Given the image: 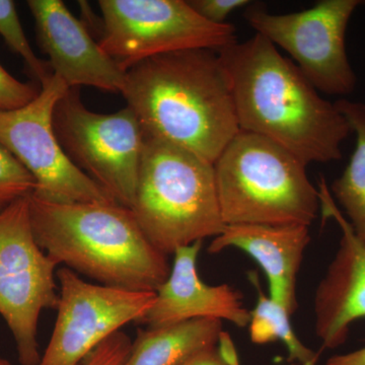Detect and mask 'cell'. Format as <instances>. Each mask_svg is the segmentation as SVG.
<instances>
[{
  "label": "cell",
  "mask_w": 365,
  "mask_h": 365,
  "mask_svg": "<svg viewBox=\"0 0 365 365\" xmlns=\"http://www.w3.org/2000/svg\"><path fill=\"white\" fill-rule=\"evenodd\" d=\"M218 54L241 130L270 139L307 165L342 158L352 133L347 120L270 41L256 34Z\"/></svg>",
  "instance_id": "obj_1"
},
{
  "label": "cell",
  "mask_w": 365,
  "mask_h": 365,
  "mask_svg": "<svg viewBox=\"0 0 365 365\" xmlns=\"http://www.w3.org/2000/svg\"><path fill=\"white\" fill-rule=\"evenodd\" d=\"M121 93L146 135L212 163L241 131L227 72L213 50L144 59L126 71Z\"/></svg>",
  "instance_id": "obj_2"
},
{
  "label": "cell",
  "mask_w": 365,
  "mask_h": 365,
  "mask_svg": "<svg viewBox=\"0 0 365 365\" xmlns=\"http://www.w3.org/2000/svg\"><path fill=\"white\" fill-rule=\"evenodd\" d=\"M34 235L43 251L106 287L157 292L168 256L151 245L131 209L116 202H55L30 195Z\"/></svg>",
  "instance_id": "obj_3"
},
{
  "label": "cell",
  "mask_w": 365,
  "mask_h": 365,
  "mask_svg": "<svg viewBox=\"0 0 365 365\" xmlns=\"http://www.w3.org/2000/svg\"><path fill=\"white\" fill-rule=\"evenodd\" d=\"M131 210L148 241L165 256L217 237L225 223L215 163L145 134Z\"/></svg>",
  "instance_id": "obj_4"
},
{
  "label": "cell",
  "mask_w": 365,
  "mask_h": 365,
  "mask_svg": "<svg viewBox=\"0 0 365 365\" xmlns=\"http://www.w3.org/2000/svg\"><path fill=\"white\" fill-rule=\"evenodd\" d=\"M307 165L270 139L240 131L215 163L225 225L311 227L321 202Z\"/></svg>",
  "instance_id": "obj_5"
},
{
  "label": "cell",
  "mask_w": 365,
  "mask_h": 365,
  "mask_svg": "<svg viewBox=\"0 0 365 365\" xmlns=\"http://www.w3.org/2000/svg\"><path fill=\"white\" fill-rule=\"evenodd\" d=\"M53 127L71 163L115 202L133 208L145 138L135 113L129 107L112 114L91 112L78 88H69L55 106Z\"/></svg>",
  "instance_id": "obj_6"
},
{
  "label": "cell",
  "mask_w": 365,
  "mask_h": 365,
  "mask_svg": "<svg viewBox=\"0 0 365 365\" xmlns=\"http://www.w3.org/2000/svg\"><path fill=\"white\" fill-rule=\"evenodd\" d=\"M101 48L126 72L163 53L220 51L237 42L232 24L204 20L184 0H100Z\"/></svg>",
  "instance_id": "obj_7"
},
{
  "label": "cell",
  "mask_w": 365,
  "mask_h": 365,
  "mask_svg": "<svg viewBox=\"0 0 365 365\" xmlns=\"http://www.w3.org/2000/svg\"><path fill=\"white\" fill-rule=\"evenodd\" d=\"M57 266L36 241L30 196L0 213V314L13 334L21 365L39 364L38 324L44 309L58 306Z\"/></svg>",
  "instance_id": "obj_8"
},
{
  "label": "cell",
  "mask_w": 365,
  "mask_h": 365,
  "mask_svg": "<svg viewBox=\"0 0 365 365\" xmlns=\"http://www.w3.org/2000/svg\"><path fill=\"white\" fill-rule=\"evenodd\" d=\"M364 0H322L306 11L271 14L250 4L244 16L256 34L279 46L319 93L351 95L357 85L346 51V31Z\"/></svg>",
  "instance_id": "obj_9"
},
{
  "label": "cell",
  "mask_w": 365,
  "mask_h": 365,
  "mask_svg": "<svg viewBox=\"0 0 365 365\" xmlns=\"http://www.w3.org/2000/svg\"><path fill=\"white\" fill-rule=\"evenodd\" d=\"M68 90L53 74L30 103L19 109L0 110V145L35 178L33 196L55 202H115L71 163L55 134V106Z\"/></svg>",
  "instance_id": "obj_10"
},
{
  "label": "cell",
  "mask_w": 365,
  "mask_h": 365,
  "mask_svg": "<svg viewBox=\"0 0 365 365\" xmlns=\"http://www.w3.org/2000/svg\"><path fill=\"white\" fill-rule=\"evenodd\" d=\"M60 283L56 323L38 365H81L122 327L140 322L155 302V292H135L93 284L64 267Z\"/></svg>",
  "instance_id": "obj_11"
},
{
  "label": "cell",
  "mask_w": 365,
  "mask_h": 365,
  "mask_svg": "<svg viewBox=\"0 0 365 365\" xmlns=\"http://www.w3.org/2000/svg\"><path fill=\"white\" fill-rule=\"evenodd\" d=\"M323 222L333 218L342 237L314 299V332L323 349L344 344L350 327L365 318V242L361 241L334 200L325 178L319 182Z\"/></svg>",
  "instance_id": "obj_12"
},
{
  "label": "cell",
  "mask_w": 365,
  "mask_h": 365,
  "mask_svg": "<svg viewBox=\"0 0 365 365\" xmlns=\"http://www.w3.org/2000/svg\"><path fill=\"white\" fill-rule=\"evenodd\" d=\"M37 39L53 74L69 88L93 86L121 93L125 74L61 0H29Z\"/></svg>",
  "instance_id": "obj_13"
},
{
  "label": "cell",
  "mask_w": 365,
  "mask_h": 365,
  "mask_svg": "<svg viewBox=\"0 0 365 365\" xmlns=\"http://www.w3.org/2000/svg\"><path fill=\"white\" fill-rule=\"evenodd\" d=\"M203 241L177 249L167 281L157 290L155 304L139 322L150 328L174 325L194 319L230 322L240 328L249 326L251 312L241 292L228 284H206L197 271Z\"/></svg>",
  "instance_id": "obj_14"
},
{
  "label": "cell",
  "mask_w": 365,
  "mask_h": 365,
  "mask_svg": "<svg viewBox=\"0 0 365 365\" xmlns=\"http://www.w3.org/2000/svg\"><path fill=\"white\" fill-rule=\"evenodd\" d=\"M311 240L304 225H225L208 252L217 254L235 247L249 254L267 276L269 297L292 317L299 306L297 274Z\"/></svg>",
  "instance_id": "obj_15"
},
{
  "label": "cell",
  "mask_w": 365,
  "mask_h": 365,
  "mask_svg": "<svg viewBox=\"0 0 365 365\" xmlns=\"http://www.w3.org/2000/svg\"><path fill=\"white\" fill-rule=\"evenodd\" d=\"M222 333V321L215 319H194L139 330L124 365H181L194 355L215 348Z\"/></svg>",
  "instance_id": "obj_16"
},
{
  "label": "cell",
  "mask_w": 365,
  "mask_h": 365,
  "mask_svg": "<svg viewBox=\"0 0 365 365\" xmlns=\"http://www.w3.org/2000/svg\"><path fill=\"white\" fill-rule=\"evenodd\" d=\"M335 105L355 133L356 144L344 172L329 189L344 209L355 235L365 242V104L341 98Z\"/></svg>",
  "instance_id": "obj_17"
},
{
  "label": "cell",
  "mask_w": 365,
  "mask_h": 365,
  "mask_svg": "<svg viewBox=\"0 0 365 365\" xmlns=\"http://www.w3.org/2000/svg\"><path fill=\"white\" fill-rule=\"evenodd\" d=\"M249 277L258 292V300L251 312L249 323L252 342L263 345L281 341L287 346L288 362L299 365H317L319 353L309 349L299 339L290 322L292 316L280 304L264 294L258 278L254 273H250Z\"/></svg>",
  "instance_id": "obj_18"
},
{
  "label": "cell",
  "mask_w": 365,
  "mask_h": 365,
  "mask_svg": "<svg viewBox=\"0 0 365 365\" xmlns=\"http://www.w3.org/2000/svg\"><path fill=\"white\" fill-rule=\"evenodd\" d=\"M0 35L9 47L20 55L33 78L39 81L41 86L51 78V66L38 58L33 51L21 26L16 4L11 0H0Z\"/></svg>",
  "instance_id": "obj_19"
},
{
  "label": "cell",
  "mask_w": 365,
  "mask_h": 365,
  "mask_svg": "<svg viewBox=\"0 0 365 365\" xmlns=\"http://www.w3.org/2000/svg\"><path fill=\"white\" fill-rule=\"evenodd\" d=\"M35 178L16 158L0 145V213L36 189Z\"/></svg>",
  "instance_id": "obj_20"
},
{
  "label": "cell",
  "mask_w": 365,
  "mask_h": 365,
  "mask_svg": "<svg viewBox=\"0 0 365 365\" xmlns=\"http://www.w3.org/2000/svg\"><path fill=\"white\" fill-rule=\"evenodd\" d=\"M131 347L130 338L119 331L101 343L81 365H124Z\"/></svg>",
  "instance_id": "obj_21"
},
{
  "label": "cell",
  "mask_w": 365,
  "mask_h": 365,
  "mask_svg": "<svg viewBox=\"0 0 365 365\" xmlns=\"http://www.w3.org/2000/svg\"><path fill=\"white\" fill-rule=\"evenodd\" d=\"M39 93L37 86L19 81L0 64V110L24 107Z\"/></svg>",
  "instance_id": "obj_22"
},
{
  "label": "cell",
  "mask_w": 365,
  "mask_h": 365,
  "mask_svg": "<svg viewBox=\"0 0 365 365\" xmlns=\"http://www.w3.org/2000/svg\"><path fill=\"white\" fill-rule=\"evenodd\" d=\"M188 4L204 20L215 25H225L237 9L249 6V0H188Z\"/></svg>",
  "instance_id": "obj_23"
},
{
  "label": "cell",
  "mask_w": 365,
  "mask_h": 365,
  "mask_svg": "<svg viewBox=\"0 0 365 365\" xmlns=\"http://www.w3.org/2000/svg\"><path fill=\"white\" fill-rule=\"evenodd\" d=\"M181 365H228L220 356L217 348L205 350L194 355Z\"/></svg>",
  "instance_id": "obj_24"
},
{
  "label": "cell",
  "mask_w": 365,
  "mask_h": 365,
  "mask_svg": "<svg viewBox=\"0 0 365 365\" xmlns=\"http://www.w3.org/2000/svg\"><path fill=\"white\" fill-rule=\"evenodd\" d=\"M327 365H365V346L353 352L335 355L328 359Z\"/></svg>",
  "instance_id": "obj_25"
},
{
  "label": "cell",
  "mask_w": 365,
  "mask_h": 365,
  "mask_svg": "<svg viewBox=\"0 0 365 365\" xmlns=\"http://www.w3.org/2000/svg\"><path fill=\"white\" fill-rule=\"evenodd\" d=\"M0 365H11V364L9 361V360L0 357Z\"/></svg>",
  "instance_id": "obj_26"
}]
</instances>
